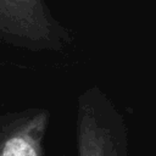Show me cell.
Here are the masks:
<instances>
[{
  "label": "cell",
  "instance_id": "1",
  "mask_svg": "<svg viewBox=\"0 0 156 156\" xmlns=\"http://www.w3.org/2000/svg\"><path fill=\"white\" fill-rule=\"evenodd\" d=\"M77 147L78 156H128L124 117L99 87L78 98Z\"/></svg>",
  "mask_w": 156,
  "mask_h": 156
},
{
  "label": "cell",
  "instance_id": "2",
  "mask_svg": "<svg viewBox=\"0 0 156 156\" xmlns=\"http://www.w3.org/2000/svg\"><path fill=\"white\" fill-rule=\"evenodd\" d=\"M0 41L32 51H58L71 43V35L46 0H0Z\"/></svg>",
  "mask_w": 156,
  "mask_h": 156
},
{
  "label": "cell",
  "instance_id": "3",
  "mask_svg": "<svg viewBox=\"0 0 156 156\" xmlns=\"http://www.w3.org/2000/svg\"><path fill=\"white\" fill-rule=\"evenodd\" d=\"M46 110L29 108L0 117V156H44L49 126Z\"/></svg>",
  "mask_w": 156,
  "mask_h": 156
}]
</instances>
